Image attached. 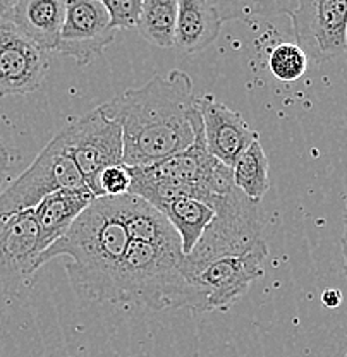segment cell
Listing matches in <instances>:
<instances>
[{
  "label": "cell",
  "mask_w": 347,
  "mask_h": 357,
  "mask_svg": "<svg viewBox=\"0 0 347 357\" xmlns=\"http://www.w3.org/2000/svg\"><path fill=\"white\" fill-rule=\"evenodd\" d=\"M100 107L122 128L126 167L148 165L188 150L201 122L193 81L181 69L156 74Z\"/></svg>",
  "instance_id": "cell-1"
},
{
  "label": "cell",
  "mask_w": 347,
  "mask_h": 357,
  "mask_svg": "<svg viewBox=\"0 0 347 357\" xmlns=\"http://www.w3.org/2000/svg\"><path fill=\"white\" fill-rule=\"evenodd\" d=\"M129 243L112 198L102 196L77 217L64 237L40 255L38 270L52 259L69 256L73 261L66 271L73 289L83 299L114 303L115 277Z\"/></svg>",
  "instance_id": "cell-2"
},
{
  "label": "cell",
  "mask_w": 347,
  "mask_h": 357,
  "mask_svg": "<svg viewBox=\"0 0 347 357\" xmlns=\"http://www.w3.org/2000/svg\"><path fill=\"white\" fill-rule=\"evenodd\" d=\"M182 265L181 249L131 241L115 277L114 303L201 312L200 297Z\"/></svg>",
  "instance_id": "cell-3"
},
{
  "label": "cell",
  "mask_w": 347,
  "mask_h": 357,
  "mask_svg": "<svg viewBox=\"0 0 347 357\" xmlns=\"http://www.w3.org/2000/svg\"><path fill=\"white\" fill-rule=\"evenodd\" d=\"M128 169L133 178L131 195L140 196L158 210L177 196H193L207 203L212 196L234 184L232 169L208 151L203 119L196 126V139L188 150Z\"/></svg>",
  "instance_id": "cell-4"
},
{
  "label": "cell",
  "mask_w": 347,
  "mask_h": 357,
  "mask_svg": "<svg viewBox=\"0 0 347 357\" xmlns=\"http://www.w3.org/2000/svg\"><path fill=\"white\" fill-rule=\"evenodd\" d=\"M215 217L201 236L196 248L184 256V273L188 278L208 263L226 256L242 255L260 243L263 234V217L260 201L249 199L234 182L226 191L207 201Z\"/></svg>",
  "instance_id": "cell-5"
},
{
  "label": "cell",
  "mask_w": 347,
  "mask_h": 357,
  "mask_svg": "<svg viewBox=\"0 0 347 357\" xmlns=\"http://www.w3.org/2000/svg\"><path fill=\"white\" fill-rule=\"evenodd\" d=\"M64 189H88L71 155L64 131L40 151L35 162L0 192V218L33 210L40 201Z\"/></svg>",
  "instance_id": "cell-6"
},
{
  "label": "cell",
  "mask_w": 347,
  "mask_h": 357,
  "mask_svg": "<svg viewBox=\"0 0 347 357\" xmlns=\"http://www.w3.org/2000/svg\"><path fill=\"white\" fill-rule=\"evenodd\" d=\"M67 146L80 169L84 184L96 198H102L98 178L109 167L124 165L122 128L96 107L62 129Z\"/></svg>",
  "instance_id": "cell-7"
},
{
  "label": "cell",
  "mask_w": 347,
  "mask_h": 357,
  "mask_svg": "<svg viewBox=\"0 0 347 357\" xmlns=\"http://www.w3.org/2000/svg\"><path fill=\"white\" fill-rule=\"evenodd\" d=\"M267 259L268 248L260 241L242 255L219 258L201 268L189 278L200 297L201 312L230 310L263 275Z\"/></svg>",
  "instance_id": "cell-8"
},
{
  "label": "cell",
  "mask_w": 347,
  "mask_h": 357,
  "mask_svg": "<svg viewBox=\"0 0 347 357\" xmlns=\"http://www.w3.org/2000/svg\"><path fill=\"white\" fill-rule=\"evenodd\" d=\"M297 45L316 62L347 52V0H300L290 16Z\"/></svg>",
  "instance_id": "cell-9"
},
{
  "label": "cell",
  "mask_w": 347,
  "mask_h": 357,
  "mask_svg": "<svg viewBox=\"0 0 347 357\" xmlns=\"http://www.w3.org/2000/svg\"><path fill=\"white\" fill-rule=\"evenodd\" d=\"M42 255L35 210L0 218V294L17 296L38 271Z\"/></svg>",
  "instance_id": "cell-10"
},
{
  "label": "cell",
  "mask_w": 347,
  "mask_h": 357,
  "mask_svg": "<svg viewBox=\"0 0 347 357\" xmlns=\"http://www.w3.org/2000/svg\"><path fill=\"white\" fill-rule=\"evenodd\" d=\"M48 54L9 20H0V96L29 95L42 86Z\"/></svg>",
  "instance_id": "cell-11"
},
{
  "label": "cell",
  "mask_w": 347,
  "mask_h": 357,
  "mask_svg": "<svg viewBox=\"0 0 347 357\" xmlns=\"http://www.w3.org/2000/svg\"><path fill=\"white\" fill-rule=\"evenodd\" d=\"M115 33L109 13L102 3L96 0H67L57 52L84 67L103 54L114 42Z\"/></svg>",
  "instance_id": "cell-12"
},
{
  "label": "cell",
  "mask_w": 347,
  "mask_h": 357,
  "mask_svg": "<svg viewBox=\"0 0 347 357\" xmlns=\"http://www.w3.org/2000/svg\"><path fill=\"white\" fill-rule=\"evenodd\" d=\"M198 109L203 119V131L208 151L219 162L232 169L242 151L248 150L258 139V132L249 128L241 114L223 105L212 95L198 98Z\"/></svg>",
  "instance_id": "cell-13"
},
{
  "label": "cell",
  "mask_w": 347,
  "mask_h": 357,
  "mask_svg": "<svg viewBox=\"0 0 347 357\" xmlns=\"http://www.w3.org/2000/svg\"><path fill=\"white\" fill-rule=\"evenodd\" d=\"M110 198L131 241L182 251L177 230L158 208L131 192Z\"/></svg>",
  "instance_id": "cell-14"
},
{
  "label": "cell",
  "mask_w": 347,
  "mask_h": 357,
  "mask_svg": "<svg viewBox=\"0 0 347 357\" xmlns=\"http://www.w3.org/2000/svg\"><path fill=\"white\" fill-rule=\"evenodd\" d=\"M66 13L67 0H20L6 20L13 21L31 42L50 54L57 52Z\"/></svg>",
  "instance_id": "cell-15"
},
{
  "label": "cell",
  "mask_w": 347,
  "mask_h": 357,
  "mask_svg": "<svg viewBox=\"0 0 347 357\" xmlns=\"http://www.w3.org/2000/svg\"><path fill=\"white\" fill-rule=\"evenodd\" d=\"M96 199L89 189H64L40 201L35 210L42 252L64 237L81 213Z\"/></svg>",
  "instance_id": "cell-16"
},
{
  "label": "cell",
  "mask_w": 347,
  "mask_h": 357,
  "mask_svg": "<svg viewBox=\"0 0 347 357\" xmlns=\"http://www.w3.org/2000/svg\"><path fill=\"white\" fill-rule=\"evenodd\" d=\"M222 17L208 0H179L174 47L184 54H198L217 42Z\"/></svg>",
  "instance_id": "cell-17"
},
{
  "label": "cell",
  "mask_w": 347,
  "mask_h": 357,
  "mask_svg": "<svg viewBox=\"0 0 347 357\" xmlns=\"http://www.w3.org/2000/svg\"><path fill=\"white\" fill-rule=\"evenodd\" d=\"M160 211L169 218L174 229L177 230L184 256H188L196 248L201 236L215 217V211L210 204L193 198V196H177V198L163 204Z\"/></svg>",
  "instance_id": "cell-18"
},
{
  "label": "cell",
  "mask_w": 347,
  "mask_h": 357,
  "mask_svg": "<svg viewBox=\"0 0 347 357\" xmlns=\"http://www.w3.org/2000/svg\"><path fill=\"white\" fill-rule=\"evenodd\" d=\"M177 13L179 0H143L138 31L155 47H174Z\"/></svg>",
  "instance_id": "cell-19"
},
{
  "label": "cell",
  "mask_w": 347,
  "mask_h": 357,
  "mask_svg": "<svg viewBox=\"0 0 347 357\" xmlns=\"http://www.w3.org/2000/svg\"><path fill=\"white\" fill-rule=\"evenodd\" d=\"M268 169L270 165H268L267 155L260 141L256 139L248 150L242 151V155L232 165L234 182L249 199L260 201L270 188Z\"/></svg>",
  "instance_id": "cell-20"
},
{
  "label": "cell",
  "mask_w": 347,
  "mask_h": 357,
  "mask_svg": "<svg viewBox=\"0 0 347 357\" xmlns=\"http://www.w3.org/2000/svg\"><path fill=\"white\" fill-rule=\"evenodd\" d=\"M222 21H256L293 16L300 0H208Z\"/></svg>",
  "instance_id": "cell-21"
},
{
  "label": "cell",
  "mask_w": 347,
  "mask_h": 357,
  "mask_svg": "<svg viewBox=\"0 0 347 357\" xmlns=\"http://www.w3.org/2000/svg\"><path fill=\"white\" fill-rule=\"evenodd\" d=\"M267 66L281 83H296L308 69V54L297 43L281 42L268 52Z\"/></svg>",
  "instance_id": "cell-22"
},
{
  "label": "cell",
  "mask_w": 347,
  "mask_h": 357,
  "mask_svg": "<svg viewBox=\"0 0 347 357\" xmlns=\"http://www.w3.org/2000/svg\"><path fill=\"white\" fill-rule=\"evenodd\" d=\"M105 7L110 16V26L117 29H133L138 26L143 0H96Z\"/></svg>",
  "instance_id": "cell-23"
},
{
  "label": "cell",
  "mask_w": 347,
  "mask_h": 357,
  "mask_svg": "<svg viewBox=\"0 0 347 357\" xmlns=\"http://www.w3.org/2000/svg\"><path fill=\"white\" fill-rule=\"evenodd\" d=\"M131 172L126 165L109 167L98 178L100 195L102 196H122L131 191Z\"/></svg>",
  "instance_id": "cell-24"
},
{
  "label": "cell",
  "mask_w": 347,
  "mask_h": 357,
  "mask_svg": "<svg viewBox=\"0 0 347 357\" xmlns=\"http://www.w3.org/2000/svg\"><path fill=\"white\" fill-rule=\"evenodd\" d=\"M322 303L323 306L328 307V310H335V307L341 306L342 294L335 289H327L325 292L322 294Z\"/></svg>",
  "instance_id": "cell-25"
},
{
  "label": "cell",
  "mask_w": 347,
  "mask_h": 357,
  "mask_svg": "<svg viewBox=\"0 0 347 357\" xmlns=\"http://www.w3.org/2000/svg\"><path fill=\"white\" fill-rule=\"evenodd\" d=\"M7 170H9V151L0 143V181L6 178Z\"/></svg>",
  "instance_id": "cell-26"
},
{
  "label": "cell",
  "mask_w": 347,
  "mask_h": 357,
  "mask_svg": "<svg viewBox=\"0 0 347 357\" xmlns=\"http://www.w3.org/2000/svg\"><path fill=\"white\" fill-rule=\"evenodd\" d=\"M20 0H0V20H6Z\"/></svg>",
  "instance_id": "cell-27"
},
{
  "label": "cell",
  "mask_w": 347,
  "mask_h": 357,
  "mask_svg": "<svg viewBox=\"0 0 347 357\" xmlns=\"http://www.w3.org/2000/svg\"><path fill=\"white\" fill-rule=\"evenodd\" d=\"M342 255H344V271L347 278V208L344 213V236H342Z\"/></svg>",
  "instance_id": "cell-28"
}]
</instances>
